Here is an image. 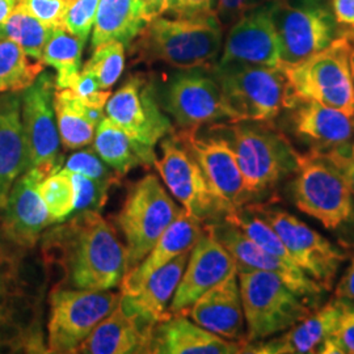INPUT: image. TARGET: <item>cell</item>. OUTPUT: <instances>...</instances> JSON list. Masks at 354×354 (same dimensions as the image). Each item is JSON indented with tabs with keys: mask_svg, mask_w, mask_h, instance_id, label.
<instances>
[{
	"mask_svg": "<svg viewBox=\"0 0 354 354\" xmlns=\"http://www.w3.org/2000/svg\"><path fill=\"white\" fill-rule=\"evenodd\" d=\"M301 3H304V4H323V1L324 0H299Z\"/></svg>",
	"mask_w": 354,
	"mask_h": 354,
	"instance_id": "cell-51",
	"label": "cell"
},
{
	"mask_svg": "<svg viewBox=\"0 0 354 354\" xmlns=\"http://www.w3.org/2000/svg\"><path fill=\"white\" fill-rule=\"evenodd\" d=\"M45 177L37 168H29L15 181L8 194L3 219L4 234L21 247H35L42 231L51 225L39 193V184Z\"/></svg>",
	"mask_w": 354,
	"mask_h": 354,
	"instance_id": "cell-21",
	"label": "cell"
},
{
	"mask_svg": "<svg viewBox=\"0 0 354 354\" xmlns=\"http://www.w3.org/2000/svg\"><path fill=\"white\" fill-rule=\"evenodd\" d=\"M75 193V212H100L108 200V192L112 188L97 183L89 177L70 172Z\"/></svg>",
	"mask_w": 354,
	"mask_h": 354,
	"instance_id": "cell-38",
	"label": "cell"
},
{
	"mask_svg": "<svg viewBox=\"0 0 354 354\" xmlns=\"http://www.w3.org/2000/svg\"><path fill=\"white\" fill-rule=\"evenodd\" d=\"M243 344L230 342L203 328L187 315H172L155 326L152 332L151 353L236 354Z\"/></svg>",
	"mask_w": 354,
	"mask_h": 354,
	"instance_id": "cell-27",
	"label": "cell"
},
{
	"mask_svg": "<svg viewBox=\"0 0 354 354\" xmlns=\"http://www.w3.org/2000/svg\"><path fill=\"white\" fill-rule=\"evenodd\" d=\"M17 3L19 0H0V24L10 17Z\"/></svg>",
	"mask_w": 354,
	"mask_h": 354,
	"instance_id": "cell-49",
	"label": "cell"
},
{
	"mask_svg": "<svg viewBox=\"0 0 354 354\" xmlns=\"http://www.w3.org/2000/svg\"><path fill=\"white\" fill-rule=\"evenodd\" d=\"M335 295L339 299L354 302V254L351 264L336 286Z\"/></svg>",
	"mask_w": 354,
	"mask_h": 354,
	"instance_id": "cell-47",
	"label": "cell"
},
{
	"mask_svg": "<svg viewBox=\"0 0 354 354\" xmlns=\"http://www.w3.org/2000/svg\"><path fill=\"white\" fill-rule=\"evenodd\" d=\"M260 7L259 0H214L213 12L221 26H234L245 13Z\"/></svg>",
	"mask_w": 354,
	"mask_h": 354,
	"instance_id": "cell-43",
	"label": "cell"
},
{
	"mask_svg": "<svg viewBox=\"0 0 354 354\" xmlns=\"http://www.w3.org/2000/svg\"><path fill=\"white\" fill-rule=\"evenodd\" d=\"M351 71H352V79L354 84V48L351 51Z\"/></svg>",
	"mask_w": 354,
	"mask_h": 354,
	"instance_id": "cell-50",
	"label": "cell"
},
{
	"mask_svg": "<svg viewBox=\"0 0 354 354\" xmlns=\"http://www.w3.org/2000/svg\"><path fill=\"white\" fill-rule=\"evenodd\" d=\"M223 26L214 15L155 17L133 42L138 61L163 62L181 70L212 68L222 49Z\"/></svg>",
	"mask_w": 354,
	"mask_h": 354,
	"instance_id": "cell-2",
	"label": "cell"
},
{
	"mask_svg": "<svg viewBox=\"0 0 354 354\" xmlns=\"http://www.w3.org/2000/svg\"><path fill=\"white\" fill-rule=\"evenodd\" d=\"M93 150L120 176H125L131 169L142 165L134 146L121 127L108 117H104L96 127Z\"/></svg>",
	"mask_w": 354,
	"mask_h": 354,
	"instance_id": "cell-32",
	"label": "cell"
},
{
	"mask_svg": "<svg viewBox=\"0 0 354 354\" xmlns=\"http://www.w3.org/2000/svg\"><path fill=\"white\" fill-rule=\"evenodd\" d=\"M140 3L143 17L147 23L168 11L176 13L181 7V0H140Z\"/></svg>",
	"mask_w": 354,
	"mask_h": 354,
	"instance_id": "cell-44",
	"label": "cell"
},
{
	"mask_svg": "<svg viewBox=\"0 0 354 354\" xmlns=\"http://www.w3.org/2000/svg\"><path fill=\"white\" fill-rule=\"evenodd\" d=\"M292 108V127L310 151L342 156L352 151L354 122L349 115L317 102H298Z\"/></svg>",
	"mask_w": 354,
	"mask_h": 354,
	"instance_id": "cell-20",
	"label": "cell"
},
{
	"mask_svg": "<svg viewBox=\"0 0 354 354\" xmlns=\"http://www.w3.org/2000/svg\"><path fill=\"white\" fill-rule=\"evenodd\" d=\"M155 324L127 314L118 304L82 342L77 353H151Z\"/></svg>",
	"mask_w": 354,
	"mask_h": 354,
	"instance_id": "cell-24",
	"label": "cell"
},
{
	"mask_svg": "<svg viewBox=\"0 0 354 354\" xmlns=\"http://www.w3.org/2000/svg\"><path fill=\"white\" fill-rule=\"evenodd\" d=\"M213 4H214V0H181V7L176 15L178 17L210 16V15H214Z\"/></svg>",
	"mask_w": 354,
	"mask_h": 354,
	"instance_id": "cell-45",
	"label": "cell"
},
{
	"mask_svg": "<svg viewBox=\"0 0 354 354\" xmlns=\"http://www.w3.org/2000/svg\"><path fill=\"white\" fill-rule=\"evenodd\" d=\"M53 26H46L17 3L10 17L0 24V41L16 42L32 59L41 61Z\"/></svg>",
	"mask_w": 354,
	"mask_h": 354,
	"instance_id": "cell-33",
	"label": "cell"
},
{
	"mask_svg": "<svg viewBox=\"0 0 354 354\" xmlns=\"http://www.w3.org/2000/svg\"><path fill=\"white\" fill-rule=\"evenodd\" d=\"M68 89H71L76 97L86 105L97 109H104L112 95L109 89H102L96 77L84 70H80L68 86Z\"/></svg>",
	"mask_w": 354,
	"mask_h": 354,
	"instance_id": "cell-41",
	"label": "cell"
},
{
	"mask_svg": "<svg viewBox=\"0 0 354 354\" xmlns=\"http://www.w3.org/2000/svg\"><path fill=\"white\" fill-rule=\"evenodd\" d=\"M187 315L215 335L244 344L245 327L238 269L216 283L192 304Z\"/></svg>",
	"mask_w": 354,
	"mask_h": 354,
	"instance_id": "cell-22",
	"label": "cell"
},
{
	"mask_svg": "<svg viewBox=\"0 0 354 354\" xmlns=\"http://www.w3.org/2000/svg\"><path fill=\"white\" fill-rule=\"evenodd\" d=\"M319 353L354 354V302L345 301L340 319Z\"/></svg>",
	"mask_w": 354,
	"mask_h": 354,
	"instance_id": "cell-39",
	"label": "cell"
},
{
	"mask_svg": "<svg viewBox=\"0 0 354 354\" xmlns=\"http://www.w3.org/2000/svg\"><path fill=\"white\" fill-rule=\"evenodd\" d=\"M64 169L73 174L89 177L109 187L118 184L121 180V176L117 172H114L109 165L104 163L102 158L95 152V150L74 152L66 159Z\"/></svg>",
	"mask_w": 354,
	"mask_h": 354,
	"instance_id": "cell-37",
	"label": "cell"
},
{
	"mask_svg": "<svg viewBox=\"0 0 354 354\" xmlns=\"http://www.w3.org/2000/svg\"><path fill=\"white\" fill-rule=\"evenodd\" d=\"M238 279L247 324L245 342L273 337L313 313L311 304L274 273L238 269Z\"/></svg>",
	"mask_w": 354,
	"mask_h": 354,
	"instance_id": "cell-5",
	"label": "cell"
},
{
	"mask_svg": "<svg viewBox=\"0 0 354 354\" xmlns=\"http://www.w3.org/2000/svg\"><path fill=\"white\" fill-rule=\"evenodd\" d=\"M146 24L140 0H100L92 28V49L112 41L131 46Z\"/></svg>",
	"mask_w": 354,
	"mask_h": 354,
	"instance_id": "cell-29",
	"label": "cell"
},
{
	"mask_svg": "<svg viewBox=\"0 0 354 354\" xmlns=\"http://www.w3.org/2000/svg\"><path fill=\"white\" fill-rule=\"evenodd\" d=\"M291 193L302 213L328 230L344 227L353 219V194L339 165L326 155H299Z\"/></svg>",
	"mask_w": 354,
	"mask_h": 354,
	"instance_id": "cell-7",
	"label": "cell"
},
{
	"mask_svg": "<svg viewBox=\"0 0 354 354\" xmlns=\"http://www.w3.org/2000/svg\"><path fill=\"white\" fill-rule=\"evenodd\" d=\"M121 292L58 288L51 291L48 346L50 353H77L97 324L120 304Z\"/></svg>",
	"mask_w": 354,
	"mask_h": 354,
	"instance_id": "cell-10",
	"label": "cell"
},
{
	"mask_svg": "<svg viewBox=\"0 0 354 354\" xmlns=\"http://www.w3.org/2000/svg\"><path fill=\"white\" fill-rule=\"evenodd\" d=\"M269 7L279 37L282 68L304 62L336 38V19L323 4L270 0Z\"/></svg>",
	"mask_w": 354,
	"mask_h": 354,
	"instance_id": "cell-11",
	"label": "cell"
},
{
	"mask_svg": "<svg viewBox=\"0 0 354 354\" xmlns=\"http://www.w3.org/2000/svg\"><path fill=\"white\" fill-rule=\"evenodd\" d=\"M162 106L181 129H198L219 121L236 122L213 74L189 68L172 77L162 97Z\"/></svg>",
	"mask_w": 354,
	"mask_h": 354,
	"instance_id": "cell-15",
	"label": "cell"
},
{
	"mask_svg": "<svg viewBox=\"0 0 354 354\" xmlns=\"http://www.w3.org/2000/svg\"><path fill=\"white\" fill-rule=\"evenodd\" d=\"M189 253H181L171 263L158 269L137 292L129 295L121 294V307L127 314L140 317L155 326L172 317L168 304L175 295Z\"/></svg>",
	"mask_w": 354,
	"mask_h": 354,
	"instance_id": "cell-28",
	"label": "cell"
},
{
	"mask_svg": "<svg viewBox=\"0 0 354 354\" xmlns=\"http://www.w3.org/2000/svg\"><path fill=\"white\" fill-rule=\"evenodd\" d=\"M277 232L297 266L326 290L333 285L345 253L295 215L270 205L250 206Z\"/></svg>",
	"mask_w": 354,
	"mask_h": 354,
	"instance_id": "cell-12",
	"label": "cell"
},
{
	"mask_svg": "<svg viewBox=\"0 0 354 354\" xmlns=\"http://www.w3.org/2000/svg\"><path fill=\"white\" fill-rule=\"evenodd\" d=\"M28 171L21 121V92L0 93V210H4L15 181Z\"/></svg>",
	"mask_w": 354,
	"mask_h": 354,
	"instance_id": "cell-26",
	"label": "cell"
},
{
	"mask_svg": "<svg viewBox=\"0 0 354 354\" xmlns=\"http://www.w3.org/2000/svg\"><path fill=\"white\" fill-rule=\"evenodd\" d=\"M330 160H333L336 165H339V168L342 169L344 177L348 183V187L354 194V145L352 147V151L348 155H342V156H328Z\"/></svg>",
	"mask_w": 354,
	"mask_h": 354,
	"instance_id": "cell-48",
	"label": "cell"
},
{
	"mask_svg": "<svg viewBox=\"0 0 354 354\" xmlns=\"http://www.w3.org/2000/svg\"><path fill=\"white\" fill-rule=\"evenodd\" d=\"M125 67V46L112 41L93 49L82 70L96 77L102 89H111L118 82Z\"/></svg>",
	"mask_w": 354,
	"mask_h": 354,
	"instance_id": "cell-36",
	"label": "cell"
},
{
	"mask_svg": "<svg viewBox=\"0 0 354 354\" xmlns=\"http://www.w3.org/2000/svg\"><path fill=\"white\" fill-rule=\"evenodd\" d=\"M100 0H71L64 15V26L76 37L87 42L95 24Z\"/></svg>",
	"mask_w": 354,
	"mask_h": 354,
	"instance_id": "cell-40",
	"label": "cell"
},
{
	"mask_svg": "<svg viewBox=\"0 0 354 354\" xmlns=\"http://www.w3.org/2000/svg\"><path fill=\"white\" fill-rule=\"evenodd\" d=\"M212 74L236 121L272 122L295 105L281 67L216 62Z\"/></svg>",
	"mask_w": 354,
	"mask_h": 354,
	"instance_id": "cell-4",
	"label": "cell"
},
{
	"mask_svg": "<svg viewBox=\"0 0 354 354\" xmlns=\"http://www.w3.org/2000/svg\"><path fill=\"white\" fill-rule=\"evenodd\" d=\"M332 6L336 23L354 29V0H332Z\"/></svg>",
	"mask_w": 354,
	"mask_h": 354,
	"instance_id": "cell-46",
	"label": "cell"
},
{
	"mask_svg": "<svg viewBox=\"0 0 354 354\" xmlns=\"http://www.w3.org/2000/svg\"><path fill=\"white\" fill-rule=\"evenodd\" d=\"M105 113L125 131L142 165H155L158 159L155 146L174 131V127L160 108L153 83L140 76L129 77L121 88L111 95L105 104Z\"/></svg>",
	"mask_w": 354,
	"mask_h": 354,
	"instance_id": "cell-9",
	"label": "cell"
},
{
	"mask_svg": "<svg viewBox=\"0 0 354 354\" xmlns=\"http://www.w3.org/2000/svg\"><path fill=\"white\" fill-rule=\"evenodd\" d=\"M42 254L57 286L111 290L125 276V247L99 212H82L44 235Z\"/></svg>",
	"mask_w": 354,
	"mask_h": 354,
	"instance_id": "cell-1",
	"label": "cell"
},
{
	"mask_svg": "<svg viewBox=\"0 0 354 354\" xmlns=\"http://www.w3.org/2000/svg\"><path fill=\"white\" fill-rule=\"evenodd\" d=\"M238 269L227 250L203 228L189 253L184 273L169 304L172 315H187L188 310L203 294Z\"/></svg>",
	"mask_w": 354,
	"mask_h": 354,
	"instance_id": "cell-18",
	"label": "cell"
},
{
	"mask_svg": "<svg viewBox=\"0 0 354 354\" xmlns=\"http://www.w3.org/2000/svg\"><path fill=\"white\" fill-rule=\"evenodd\" d=\"M203 234V222L183 210L162 234L149 254L138 266L125 273L120 283L121 294L129 295L137 292L152 273L171 263L181 253L190 252Z\"/></svg>",
	"mask_w": 354,
	"mask_h": 354,
	"instance_id": "cell-25",
	"label": "cell"
},
{
	"mask_svg": "<svg viewBox=\"0 0 354 354\" xmlns=\"http://www.w3.org/2000/svg\"><path fill=\"white\" fill-rule=\"evenodd\" d=\"M162 158L156 159L155 168L159 171L167 189L183 205L188 214L206 222L223 214V210L210 189L201 167L189 149L172 131L162 143Z\"/></svg>",
	"mask_w": 354,
	"mask_h": 354,
	"instance_id": "cell-14",
	"label": "cell"
},
{
	"mask_svg": "<svg viewBox=\"0 0 354 354\" xmlns=\"http://www.w3.org/2000/svg\"><path fill=\"white\" fill-rule=\"evenodd\" d=\"M39 193L51 223H61L74 214L75 193L68 171L61 168L45 177L39 184Z\"/></svg>",
	"mask_w": 354,
	"mask_h": 354,
	"instance_id": "cell-35",
	"label": "cell"
},
{
	"mask_svg": "<svg viewBox=\"0 0 354 354\" xmlns=\"http://www.w3.org/2000/svg\"><path fill=\"white\" fill-rule=\"evenodd\" d=\"M177 136L201 167L223 214L234 213L251 201L236 155L225 137H198L197 129H181Z\"/></svg>",
	"mask_w": 354,
	"mask_h": 354,
	"instance_id": "cell-16",
	"label": "cell"
},
{
	"mask_svg": "<svg viewBox=\"0 0 354 354\" xmlns=\"http://www.w3.org/2000/svg\"><path fill=\"white\" fill-rule=\"evenodd\" d=\"M230 137L250 197L273 189L281 180L295 174L299 155L270 122L236 121L219 125Z\"/></svg>",
	"mask_w": 354,
	"mask_h": 354,
	"instance_id": "cell-3",
	"label": "cell"
},
{
	"mask_svg": "<svg viewBox=\"0 0 354 354\" xmlns=\"http://www.w3.org/2000/svg\"><path fill=\"white\" fill-rule=\"evenodd\" d=\"M3 279H1V277H0V295H1V292H3Z\"/></svg>",
	"mask_w": 354,
	"mask_h": 354,
	"instance_id": "cell-52",
	"label": "cell"
},
{
	"mask_svg": "<svg viewBox=\"0 0 354 354\" xmlns=\"http://www.w3.org/2000/svg\"><path fill=\"white\" fill-rule=\"evenodd\" d=\"M71 0H19L28 12L49 26H64V15Z\"/></svg>",
	"mask_w": 354,
	"mask_h": 354,
	"instance_id": "cell-42",
	"label": "cell"
},
{
	"mask_svg": "<svg viewBox=\"0 0 354 354\" xmlns=\"http://www.w3.org/2000/svg\"><path fill=\"white\" fill-rule=\"evenodd\" d=\"M203 228L227 250L238 269H253L274 273L291 290L299 294L311 306L320 301L326 290L320 283L311 279L294 261H286L266 252L235 225L223 219L221 222L214 221Z\"/></svg>",
	"mask_w": 354,
	"mask_h": 354,
	"instance_id": "cell-17",
	"label": "cell"
},
{
	"mask_svg": "<svg viewBox=\"0 0 354 354\" xmlns=\"http://www.w3.org/2000/svg\"><path fill=\"white\" fill-rule=\"evenodd\" d=\"M344 306V299L335 298L276 339L245 342L241 348V353H319L323 342L336 327Z\"/></svg>",
	"mask_w": 354,
	"mask_h": 354,
	"instance_id": "cell-23",
	"label": "cell"
},
{
	"mask_svg": "<svg viewBox=\"0 0 354 354\" xmlns=\"http://www.w3.org/2000/svg\"><path fill=\"white\" fill-rule=\"evenodd\" d=\"M42 71L44 64L30 62L16 42L0 41V93L24 91Z\"/></svg>",
	"mask_w": 354,
	"mask_h": 354,
	"instance_id": "cell-34",
	"label": "cell"
},
{
	"mask_svg": "<svg viewBox=\"0 0 354 354\" xmlns=\"http://www.w3.org/2000/svg\"><path fill=\"white\" fill-rule=\"evenodd\" d=\"M352 49V41L340 36L304 62L283 68L294 102H320L353 118Z\"/></svg>",
	"mask_w": 354,
	"mask_h": 354,
	"instance_id": "cell-6",
	"label": "cell"
},
{
	"mask_svg": "<svg viewBox=\"0 0 354 354\" xmlns=\"http://www.w3.org/2000/svg\"><path fill=\"white\" fill-rule=\"evenodd\" d=\"M183 210L155 175H147L133 185L117 216V225L127 241L125 273L149 254Z\"/></svg>",
	"mask_w": 354,
	"mask_h": 354,
	"instance_id": "cell-8",
	"label": "cell"
},
{
	"mask_svg": "<svg viewBox=\"0 0 354 354\" xmlns=\"http://www.w3.org/2000/svg\"><path fill=\"white\" fill-rule=\"evenodd\" d=\"M54 112L59 138L66 150L91 145L96 127L104 118L102 109L86 105L68 88L55 89Z\"/></svg>",
	"mask_w": 354,
	"mask_h": 354,
	"instance_id": "cell-30",
	"label": "cell"
},
{
	"mask_svg": "<svg viewBox=\"0 0 354 354\" xmlns=\"http://www.w3.org/2000/svg\"><path fill=\"white\" fill-rule=\"evenodd\" d=\"M55 77L42 71L21 91V121L28 153V169L37 168L46 176L61 169L59 131L54 112Z\"/></svg>",
	"mask_w": 354,
	"mask_h": 354,
	"instance_id": "cell-13",
	"label": "cell"
},
{
	"mask_svg": "<svg viewBox=\"0 0 354 354\" xmlns=\"http://www.w3.org/2000/svg\"><path fill=\"white\" fill-rule=\"evenodd\" d=\"M218 64L281 67L279 37L269 4L245 13L231 26Z\"/></svg>",
	"mask_w": 354,
	"mask_h": 354,
	"instance_id": "cell-19",
	"label": "cell"
},
{
	"mask_svg": "<svg viewBox=\"0 0 354 354\" xmlns=\"http://www.w3.org/2000/svg\"><path fill=\"white\" fill-rule=\"evenodd\" d=\"M84 45L86 42L71 35L66 26L53 28L39 62L57 71L55 89L68 88L74 77L80 73Z\"/></svg>",
	"mask_w": 354,
	"mask_h": 354,
	"instance_id": "cell-31",
	"label": "cell"
}]
</instances>
